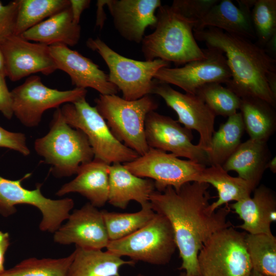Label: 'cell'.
<instances>
[{
	"label": "cell",
	"mask_w": 276,
	"mask_h": 276,
	"mask_svg": "<svg viewBox=\"0 0 276 276\" xmlns=\"http://www.w3.org/2000/svg\"><path fill=\"white\" fill-rule=\"evenodd\" d=\"M210 185L193 181L178 190L172 187L155 191L149 202L153 210L165 216L173 230L182 262L179 268L188 274L200 276L197 257L208 239L216 232L233 226L227 220L228 204L212 212Z\"/></svg>",
	"instance_id": "6da1fadb"
},
{
	"label": "cell",
	"mask_w": 276,
	"mask_h": 276,
	"mask_svg": "<svg viewBox=\"0 0 276 276\" xmlns=\"http://www.w3.org/2000/svg\"><path fill=\"white\" fill-rule=\"evenodd\" d=\"M196 40L216 48L224 55L232 78L225 84L239 98L255 97L275 107L276 95L268 78L276 73V60L262 47L242 36L215 28L193 30Z\"/></svg>",
	"instance_id": "7a4b0ae2"
},
{
	"label": "cell",
	"mask_w": 276,
	"mask_h": 276,
	"mask_svg": "<svg viewBox=\"0 0 276 276\" xmlns=\"http://www.w3.org/2000/svg\"><path fill=\"white\" fill-rule=\"evenodd\" d=\"M156 16L154 31L145 35L141 42L146 60L159 59L178 65L205 57L194 35L195 22L171 5H161Z\"/></svg>",
	"instance_id": "3957f363"
},
{
	"label": "cell",
	"mask_w": 276,
	"mask_h": 276,
	"mask_svg": "<svg viewBox=\"0 0 276 276\" xmlns=\"http://www.w3.org/2000/svg\"><path fill=\"white\" fill-rule=\"evenodd\" d=\"M34 149L51 165L52 174L58 178L77 174L94 158L86 135L65 121L59 108L54 112L49 131L35 140Z\"/></svg>",
	"instance_id": "277c9868"
},
{
	"label": "cell",
	"mask_w": 276,
	"mask_h": 276,
	"mask_svg": "<svg viewBox=\"0 0 276 276\" xmlns=\"http://www.w3.org/2000/svg\"><path fill=\"white\" fill-rule=\"evenodd\" d=\"M95 107L106 121L114 137L140 156L149 149L145 134L147 114L158 107L150 95L128 101L116 95H100Z\"/></svg>",
	"instance_id": "5b68a950"
},
{
	"label": "cell",
	"mask_w": 276,
	"mask_h": 276,
	"mask_svg": "<svg viewBox=\"0 0 276 276\" xmlns=\"http://www.w3.org/2000/svg\"><path fill=\"white\" fill-rule=\"evenodd\" d=\"M65 121L82 131L93 150L94 159L109 165L131 162L140 155L119 141L96 108L82 98L63 104L60 108Z\"/></svg>",
	"instance_id": "8992f818"
},
{
	"label": "cell",
	"mask_w": 276,
	"mask_h": 276,
	"mask_svg": "<svg viewBox=\"0 0 276 276\" xmlns=\"http://www.w3.org/2000/svg\"><path fill=\"white\" fill-rule=\"evenodd\" d=\"M86 44L102 58L109 70L110 82L122 91V98L126 100L152 94L155 74L160 68L169 67V62L159 59L140 61L125 57L98 37L89 38Z\"/></svg>",
	"instance_id": "52a82bcc"
},
{
	"label": "cell",
	"mask_w": 276,
	"mask_h": 276,
	"mask_svg": "<svg viewBox=\"0 0 276 276\" xmlns=\"http://www.w3.org/2000/svg\"><path fill=\"white\" fill-rule=\"evenodd\" d=\"M107 250L156 265L168 263L177 248L172 226L164 215L155 213L145 226L122 239L110 241Z\"/></svg>",
	"instance_id": "ba28073f"
},
{
	"label": "cell",
	"mask_w": 276,
	"mask_h": 276,
	"mask_svg": "<svg viewBox=\"0 0 276 276\" xmlns=\"http://www.w3.org/2000/svg\"><path fill=\"white\" fill-rule=\"evenodd\" d=\"M246 232L233 226L212 235L198 257L200 276H250L252 270L245 244Z\"/></svg>",
	"instance_id": "9c48e42d"
},
{
	"label": "cell",
	"mask_w": 276,
	"mask_h": 276,
	"mask_svg": "<svg viewBox=\"0 0 276 276\" xmlns=\"http://www.w3.org/2000/svg\"><path fill=\"white\" fill-rule=\"evenodd\" d=\"M31 173L26 174L17 180H11L0 176V215L7 217L16 212L18 204H29L37 208L41 213L39 229L42 232L54 233L68 217L74 206L72 198L52 199L41 193L42 184L35 189L29 190L22 186V181Z\"/></svg>",
	"instance_id": "30bf717a"
},
{
	"label": "cell",
	"mask_w": 276,
	"mask_h": 276,
	"mask_svg": "<svg viewBox=\"0 0 276 276\" xmlns=\"http://www.w3.org/2000/svg\"><path fill=\"white\" fill-rule=\"evenodd\" d=\"M123 165L133 174L152 179L158 192H163L168 187L178 190L188 182L197 181L206 167L202 164L182 159L172 153L151 148L143 155Z\"/></svg>",
	"instance_id": "8fae6325"
},
{
	"label": "cell",
	"mask_w": 276,
	"mask_h": 276,
	"mask_svg": "<svg viewBox=\"0 0 276 276\" xmlns=\"http://www.w3.org/2000/svg\"><path fill=\"white\" fill-rule=\"evenodd\" d=\"M87 92L76 87L67 90L51 88L43 84L40 77L33 75L11 91L13 113L24 126L36 127L45 110L76 102L85 98Z\"/></svg>",
	"instance_id": "7c38bea8"
},
{
	"label": "cell",
	"mask_w": 276,
	"mask_h": 276,
	"mask_svg": "<svg viewBox=\"0 0 276 276\" xmlns=\"http://www.w3.org/2000/svg\"><path fill=\"white\" fill-rule=\"evenodd\" d=\"M203 50V58L189 62L180 67H163L156 72L154 79L194 95L198 89L208 83L226 84L231 79L232 74L224 54L211 47Z\"/></svg>",
	"instance_id": "4fadbf2b"
},
{
	"label": "cell",
	"mask_w": 276,
	"mask_h": 276,
	"mask_svg": "<svg viewBox=\"0 0 276 276\" xmlns=\"http://www.w3.org/2000/svg\"><path fill=\"white\" fill-rule=\"evenodd\" d=\"M145 134L149 148L209 166L206 152L192 142V131L170 117L150 112L145 120Z\"/></svg>",
	"instance_id": "5bb4252c"
},
{
	"label": "cell",
	"mask_w": 276,
	"mask_h": 276,
	"mask_svg": "<svg viewBox=\"0 0 276 276\" xmlns=\"http://www.w3.org/2000/svg\"><path fill=\"white\" fill-rule=\"evenodd\" d=\"M152 94L161 97L166 104L177 114L179 123L199 135L198 145L206 153L215 132L216 116L197 95L181 93L168 84L154 79Z\"/></svg>",
	"instance_id": "9a60e30c"
},
{
	"label": "cell",
	"mask_w": 276,
	"mask_h": 276,
	"mask_svg": "<svg viewBox=\"0 0 276 276\" xmlns=\"http://www.w3.org/2000/svg\"><path fill=\"white\" fill-rule=\"evenodd\" d=\"M6 77L17 81L40 73L48 76L57 70L49 46L31 42L19 35H12L0 42Z\"/></svg>",
	"instance_id": "2e32d148"
},
{
	"label": "cell",
	"mask_w": 276,
	"mask_h": 276,
	"mask_svg": "<svg viewBox=\"0 0 276 276\" xmlns=\"http://www.w3.org/2000/svg\"><path fill=\"white\" fill-rule=\"evenodd\" d=\"M54 233L55 242L88 249L106 248L110 241L101 211L89 202L70 213Z\"/></svg>",
	"instance_id": "e0dca14e"
},
{
	"label": "cell",
	"mask_w": 276,
	"mask_h": 276,
	"mask_svg": "<svg viewBox=\"0 0 276 276\" xmlns=\"http://www.w3.org/2000/svg\"><path fill=\"white\" fill-rule=\"evenodd\" d=\"M49 49L57 70L68 74L76 88H91L103 95L118 93V88L110 82L108 75L89 58L62 44L50 45Z\"/></svg>",
	"instance_id": "ac0fdd59"
},
{
	"label": "cell",
	"mask_w": 276,
	"mask_h": 276,
	"mask_svg": "<svg viewBox=\"0 0 276 276\" xmlns=\"http://www.w3.org/2000/svg\"><path fill=\"white\" fill-rule=\"evenodd\" d=\"M113 25L125 39L141 43L146 28H154L160 0H105Z\"/></svg>",
	"instance_id": "d6986e66"
},
{
	"label": "cell",
	"mask_w": 276,
	"mask_h": 276,
	"mask_svg": "<svg viewBox=\"0 0 276 276\" xmlns=\"http://www.w3.org/2000/svg\"><path fill=\"white\" fill-rule=\"evenodd\" d=\"M256 0L219 1L196 25L194 30L215 28L251 40L256 38L251 19V10Z\"/></svg>",
	"instance_id": "ffe728a7"
},
{
	"label": "cell",
	"mask_w": 276,
	"mask_h": 276,
	"mask_svg": "<svg viewBox=\"0 0 276 276\" xmlns=\"http://www.w3.org/2000/svg\"><path fill=\"white\" fill-rule=\"evenodd\" d=\"M254 196L231 204L243 223L238 227L251 234H272V223L276 221V197L269 188L261 185L254 190Z\"/></svg>",
	"instance_id": "44dd1931"
},
{
	"label": "cell",
	"mask_w": 276,
	"mask_h": 276,
	"mask_svg": "<svg viewBox=\"0 0 276 276\" xmlns=\"http://www.w3.org/2000/svg\"><path fill=\"white\" fill-rule=\"evenodd\" d=\"M108 175L107 202L115 207L125 209L132 200L144 205L149 202L151 195L155 191L152 179L133 174L123 164L109 165Z\"/></svg>",
	"instance_id": "7402d4cb"
},
{
	"label": "cell",
	"mask_w": 276,
	"mask_h": 276,
	"mask_svg": "<svg viewBox=\"0 0 276 276\" xmlns=\"http://www.w3.org/2000/svg\"><path fill=\"white\" fill-rule=\"evenodd\" d=\"M109 165L93 159L82 166L77 176L63 185L56 192L58 196L77 193L86 197L96 208L103 206L108 201Z\"/></svg>",
	"instance_id": "603a6c76"
},
{
	"label": "cell",
	"mask_w": 276,
	"mask_h": 276,
	"mask_svg": "<svg viewBox=\"0 0 276 276\" xmlns=\"http://www.w3.org/2000/svg\"><path fill=\"white\" fill-rule=\"evenodd\" d=\"M267 142L249 139L241 143L222 167L258 187L271 159Z\"/></svg>",
	"instance_id": "cb8c5ba5"
},
{
	"label": "cell",
	"mask_w": 276,
	"mask_h": 276,
	"mask_svg": "<svg viewBox=\"0 0 276 276\" xmlns=\"http://www.w3.org/2000/svg\"><path fill=\"white\" fill-rule=\"evenodd\" d=\"M81 32V27L74 21L69 7L19 36L27 40L48 46L62 44L67 47H73L79 42Z\"/></svg>",
	"instance_id": "d4e9b609"
},
{
	"label": "cell",
	"mask_w": 276,
	"mask_h": 276,
	"mask_svg": "<svg viewBox=\"0 0 276 276\" xmlns=\"http://www.w3.org/2000/svg\"><path fill=\"white\" fill-rule=\"evenodd\" d=\"M74 253L67 276H121V266L135 264L134 261H125L107 250L76 247Z\"/></svg>",
	"instance_id": "484cf974"
},
{
	"label": "cell",
	"mask_w": 276,
	"mask_h": 276,
	"mask_svg": "<svg viewBox=\"0 0 276 276\" xmlns=\"http://www.w3.org/2000/svg\"><path fill=\"white\" fill-rule=\"evenodd\" d=\"M197 181L211 185L217 191L218 199L210 204L212 212L231 201H239L250 197L256 188L251 183L238 176H231L219 165L206 167Z\"/></svg>",
	"instance_id": "4316f807"
},
{
	"label": "cell",
	"mask_w": 276,
	"mask_h": 276,
	"mask_svg": "<svg viewBox=\"0 0 276 276\" xmlns=\"http://www.w3.org/2000/svg\"><path fill=\"white\" fill-rule=\"evenodd\" d=\"M239 110L249 139L267 142L276 129L275 107L255 97L241 99Z\"/></svg>",
	"instance_id": "83f0119b"
},
{
	"label": "cell",
	"mask_w": 276,
	"mask_h": 276,
	"mask_svg": "<svg viewBox=\"0 0 276 276\" xmlns=\"http://www.w3.org/2000/svg\"><path fill=\"white\" fill-rule=\"evenodd\" d=\"M244 131L240 112L228 117L212 135L210 149L206 152L209 166H222L242 143Z\"/></svg>",
	"instance_id": "f1b7e54d"
},
{
	"label": "cell",
	"mask_w": 276,
	"mask_h": 276,
	"mask_svg": "<svg viewBox=\"0 0 276 276\" xmlns=\"http://www.w3.org/2000/svg\"><path fill=\"white\" fill-rule=\"evenodd\" d=\"M70 6V0H19L14 34L20 35Z\"/></svg>",
	"instance_id": "f546056e"
},
{
	"label": "cell",
	"mask_w": 276,
	"mask_h": 276,
	"mask_svg": "<svg viewBox=\"0 0 276 276\" xmlns=\"http://www.w3.org/2000/svg\"><path fill=\"white\" fill-rule=\"evenodd\" d=\"M101 211L110 241L131 235L147 224L155 214L150 202L141 206L139 211L134 213Z\"/></svg>",
	"instance_id": "4dcf8cb0"
},
{
	"label": "cell",
	"mask_w": 276,
	"mask_h": 276,
	"mask_svg": "<svg viewBox=\"0 0 276 276\" xmlns=\"http://www.w3.org/2000/svg\"><path fill=\"white\" fill-rule=\"evenodd\" d=\"M245 244L252 269L276 276V238L273 235L246 233Z\"/></svg>",
	"instance_id": "1f68e13d"
},
{
	"label": "cell",
	"mask_w": 276,
	"mask_h": 276,
	"mask_svg": "<svg viewBox=\"0 0 276 276\" xmlns=\"http://www.w3.org/2000/svg\"><path fill=\"white\" fill-rule=\"evenodd\" d=\"M74 256L73 251L58 259L30 258L5 270L0 276H67Z\"/></svg>",
	"instance_id": "d6a6232c"
},
{
	"label": "cell",
	"mask_w": 276,
	"mask_h": 276,
	"mask_svg": "<svg viewBox=\"0 0 276 276\" xmlns=\"http://www.w3.org/2000/svg\"><path fill=\"white\" fill-rule=\"evenodd\" d=\"M195 95L204 102L216 117H228L240 108L241 98L221 83L206 84L198 89Z\"/></svg>",
	"instance_id": "836d02e7"
},
{
	"label": "cell",
	"mask_w": 276,
	"mask_h": 276,
	"mask_svg": "<svg viewBox=\"0 0 276 276\" xmlns=\"http://www.w3.org/2000/svg\"><path fill=\"white\" fill-rule=\"evenodd\" d=\"M251 19L259 45H266L276 36V0H256Z\"/></svg>",
	"instance_id": "e575fe53"
},
{
	"label": "cell",
	"mask_w": 276,
	"mask_h": 276,
	"mask_svg": "<svg viewBox=\"0 0 276 276\" xmlns=\"http://www.w3.org/2000/svg\"><path fill=\"white\" fill-rule=\"evenodd\" d=\"M218 2V0H174L171 6L183 17L195 22L196 27Z\"/></svg>",
	"instance_id": "d590c367"
},
{
	"label": "cell",
	"mask_w": 276,
	"mask_h": 276,
	"mask_svg": "<svg viewBox=\"0 0 276 276\" xmlns=\"http://www.w3.org/2000/svg\"><path fill=\"white\" fill-rule=\"evenodd\" d=\"M18 6L19 0L5 5L0 1V42L14 34Z\"/></svg>",
	"instance_id": "8d00e7d4"
},
{
	"label": "cell",
	"mask_w": 276,
	"mask_h": 276,
	"mask_svg": "<svg viewBox=\"0 0 276 276\" xmlns=\"http://www.w3.org/2000/svg\"><path fill=\"white\" fill-rule=\"evenodd\" d=\"M0 147L16 151L24 156L30 154L25 134L11 132L0 126Z\"/></svg>",
	"instance_id": "74e56055"
},
{
	"label": "cell",
	"mask_w": 276,
	"mask_h": 276,
	"mask_svg": "<svg viewBox=\"0 0 276 276\" xmlns=\"http://www.w3.org/2000/svg\"><path fill=\"white\" fill-rule=\"evenodd\" d=\"M6 76L0 73V112L8 119L13 115L12 108V97L6 80Z\"/></svg>",
	"instance_id": "f35d334b"
},
{
	"label": "cell",
	"mask_w": 276,
	"mask_h": 276,
	"mask_svg": "<svg viewBox=\"0 0 276 276\" xmlns=\"http://www.w3.org/2000/svg\"><path fill=\"white\" fill-rule=\"evenodd\" d=\"M90 2L89 0H70L73 19L76 24H79L82 13L89 7Z\"/></svg>",
	"instance_id": "ab89813d"
},
{
	"label": "cell",
	"mask_w": 276,
	"mask_h": 276,
	"mask_svg": "<svg viewBox=\"0 0 276 276\" xmlns=\"http://www.w3.org/2000/svg\"><path fill=\"white\" fill-rule=\"evenodd\" d=\"M10 245V237L7 232L0 231V274L5 270V255Z\"/></svg>",
	"instance_id": "60d3db41"
},
{
	"label": "cell",
	"mask_w": 276,
	"mask_h": 276,
	"mask_svg": "<svg viewBox=\"0 0 276 276\" xmlns=\"http://www.w3.org/2000/svg\"><path fill=\"white\" fill-rule=\"evenodd\" d=\"M106 5L105 0H99L97 2V11L96 26L102 28L106 19V15L104 12L103 7Z\"/></svg>",
	"instance_id": "b9f144b4"
},
{
	"label": "cell",
	"mask_w": 276,
	"mask_h": 276,
	"mask_svg": "<svg viewBox=\"0 0 276 276\" xmlns=\"http://www.w3.org/2000/svg\"><path fill=\"white\" fill-rule=\"evenodd\" d=\"M0 73L6 77L5 63L4 55L0 47Z\"/></svg>",
	"instance_id": "7bdbcfd3"
},
{
	"label": "cell",
	"mask_w": 276,
	"mask_h": 276,
	"mask_svg": "<svg viewBox=\"0 0 276 276\" xmlns=\"http://www.w3.org/2000/svg\"><path fill=\"white\" fill-rule=\"evenodd\" d=\"M267 169H269L273 173L276 172V158L275 156L271 158L268 162L267 165Z\"/></svg>",
	"instance_id": "ee69618b"
},
{
	"label": "cell",
	"mask_w": 276,
	"mask_h": 276,
	"mask_svg": "<svg viewBox=\"0 0 276 276\" xmlns=\"http://www.w3.org/2000/svg\"><path fill=\"white\" fill-rule=\"evenodd\" d=\"M250 276H270V275H267L263 274H262L257 271H255L253 269H252Z\"/></svg>",
	"instance_id": "f6af8a7d"
},
{
	"label": "cell",
	"mask_w": 276,
	"mask_h": 276,
	"mask_svg": "<svg viewBox=\"0 0 276 276\" xmlns=\"http://www.w3.org/2000/svg\"><path fill=\"white\" fill-rule=\"evenodd\" d=\"M178 276H193V275H190L187 274L185 272L181 273Z\"/></svg>",
	"instance_id": "bcb514c9"
},
{
	"label": "cell",
	"mask_w": 276,
	"mask_h": 276,
	"mask_svg": "<svg viewBox=\"0 0 276 276\" xmlns=\"http://www.w3.org/2000/svg\"><path fill=\"white\" fill-rule=\"evenodd\" d=\"M136 276H147V275H145L143 274H139Z\"/></svg>",
	"instance_id": "7dc6e473"
}]
</instances>
